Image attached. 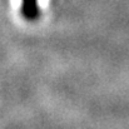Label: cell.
I'll return each instance as SVG.
<instances>
[{"mask_svg": "<svg viewBox=\"0 0 129 129\" xmlns=\"http://www.w3.org/2000/svg\"><path fill=\"white\" fill-rule=\"evenodd\" d=\"M21 14L29 21L37 20L40 14L38 8V0H21Z\"/></svg>", "mask_w": 129, "mask_h": 129, "instance_id": "6da1fadb", "label": "cell"}]
</instances>
